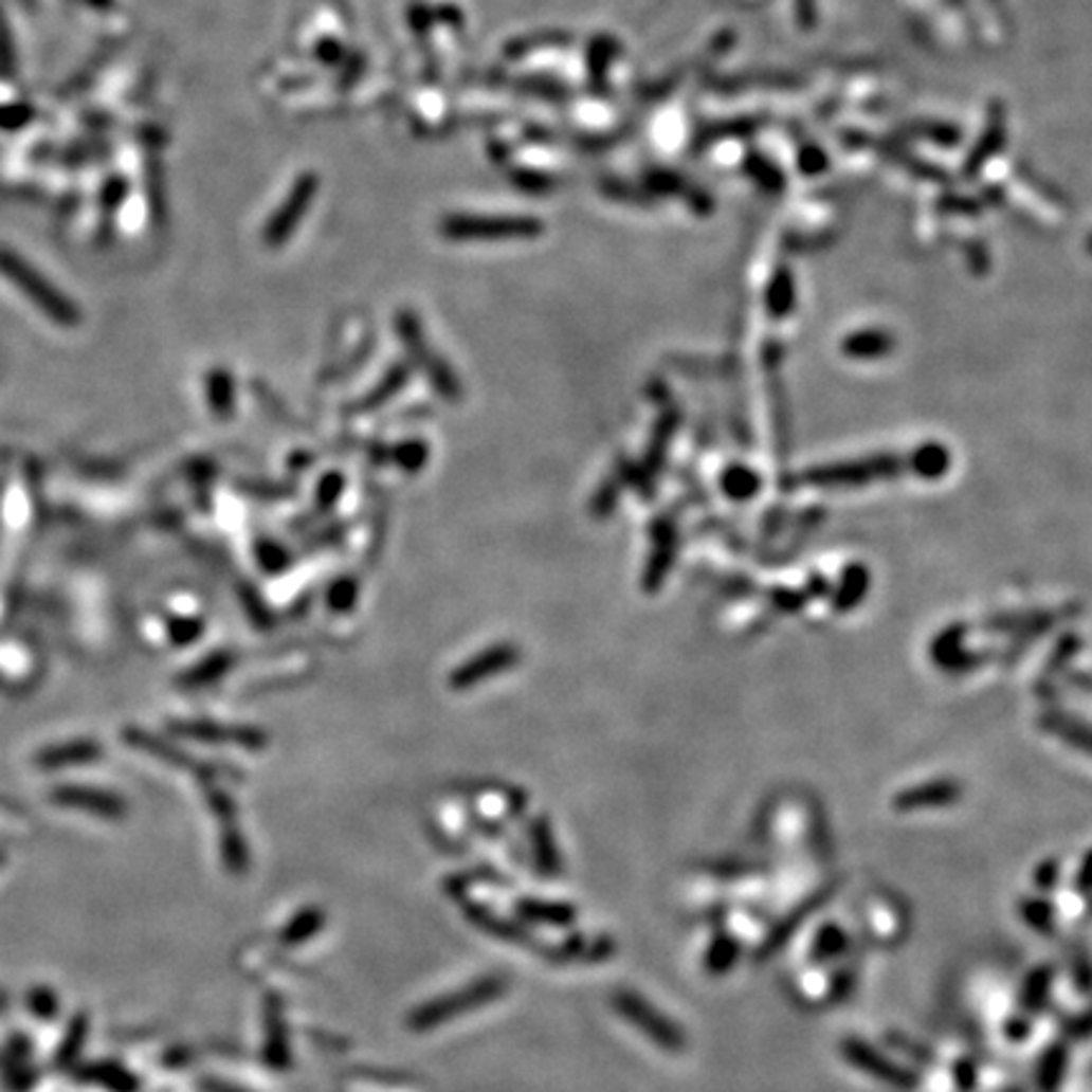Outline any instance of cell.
Wrapping results in <instances>:
<instances>
[{"mask_svg": "<svg viewBox=\"0 0 1092 1092\" xmlns=\"http://www.w3.org/2000/svg\"><path fill=\"white\" fill-rule=\"evenodd\" d=\"M506 989H509V981L498 977V973L480 977L455 994H448V997H438L427 1001V1004H420L418 1009L407 1017V1026L415 1032L435 1030V1026L453 1022V1019L463 1017V1014L478 1009V1006H486L491 1004V1001L501 999Z\"/></svg>", "mask_w": 1092, "mask_h": 1092, "instance_id": "6da1fadb", "label": "cell"}, {"mask_svg": "<svg viewBox=\"0 0 1092 1092\" xmlns=\"http://www.w3.org/2000/svg\"><path fill=\"white\" fill-rule=\"evenodd\" d=\"M613 1006L625 1022L637 1026V1030H640L650 1042L658 1044L660 1050L671 1052V1055H678V1052L686 1050V1035H683L680 1026L675 1024L671 1017H662V1014L655 1009L650 1001L642 999L640 994L620 989L613 994Z\"/></svg>", "mask_w": 1092, "mask_h": 1092, "instance_id": "7a4b0ae2", "label": "cell"}, {"mask_svg": "<svg viewBox=\"0 0 1092 1092\" xmlns=\"http://www.w3.org/2000/svg\"><path fill=\"white\" fill-rule=\"evenodd\" d=\"M440 231L453 240H498L539 236L544 225L536 218L524 216H451L443 220Z\"/></svg>", "mask_w": 1092, "mask_h": 1092, "instance_id": "3957f363", "label": "cell"}, {"mask_svg": "<svg viewBox=\"0 0 1092 1092\" xmlns=\"http://www.w3.org/2000/svg\"><path fill=\"white\" fill-rule=\"evenodd\" d=\"M0 271H3L11 281H16L18 289H21L38 309H43L54 322L61 324V327H74V324L79 322V314H76V309L71 307L67 298L51 289V286L46 284L31 266H25L21 258L11 256V253H0Z\"/></svg>", "mask_w": 1092, "mask_h": 1092, "instance_id": "277c9868", "label": "cell"}, {"mask_svg": "<svg viewBox=\"0 0 1092 1092\" xmlns=\"http://www.w3.org/2000/svg\"><path fill=\"white\" fill-rule=\"evenodd\" d=\"M842 1057L848 1059L850 1064H855L857 1070H862L865 1075L875 1077V1080H880L886 1085H893V1088L910 1090L918 1085V1077H915L908 1068L893 1062V1059L882 1055L880 1050H875V1046H870L868 1042H862V1039H857V1037L844 1039Z\"/></svg>", "mask_w": 1092, "mask_h": 1092, "instance_id": "5b68a950", "label": "cell"}, {"mask_svg": "<svg viewBox=\"0 0 1092 1092\" xmlns=\"http://www.w3.org/2000/svg\"><path fill=\"white\" fill-rule=\"evenodd\" d=\"M314 195H316V175H311V172L302 175V178L294 182V187H291L286 203L278 207L276 213H273L269 225H266V231H263L266 245L276 249V245H281L284 240L296 231L298 220H302L304 213L309 211Z\"/></svg>", "mask_w": 1092, "mask_h": 1092, "instance_id": "8992f818", "label": "cell"}, {"mask_svg": "<svg viewBox=\"0 0 1092 1092\" xmlns=\"http://www.w3.org/2000/svg\"><path fill=\"white\" fill-rule=\"evenodd\" d=\"M263 1057L266 1062L271 1064L273 1070L289 1068L291 1062V1050H289V1035H286V1019L281 1012V999L271 997L266 999V1044H263Z\"/></svg>", "mask_w": 1092, "mask_h": 1092, "instance_id": "52a82bcc", "label": "cell"}, {"mask_svg": "<svg viewBox=\"0 0 1092 1092\" xmlns=\"http://www.w3.org/2000/svg\"><path fill=\"white\" fill-rule=\"evenodd\" d=\"M516 660H518V653L513 650V645H498L496 650H489V653H480L478 658H473L468 666L460 668V671L451 678V683L455 688L476 686L478 680L491 678L493 673L504 671V668L513 666Z\"/></svg>", "mask_w": 1092, "mask_h": 1092, "instance_id": "ba28073f", "label": "cell"}, {"mask_svg": "<svg viewBox=\"0 0 1092 1092\" xmlns=\"http://www.w3.org/2000/svg\"><path fill=\"white\" fill-rule=\"evenodd\" d=\"M961 797V786L956 782H931L913 786V789L903 791L893 799L895 809L898 812H915V809H928V807H944V804H951Z\"/></svg>", "mask_w": 1092, "mask_h": 1092, "instance_id": "9c48e42d", "label": "cell"}, {"mask_svg": "<svg viewBox=\"0 0 1092 1092\" xmlns=\"http://www.w3.org/2000/svg\"><path fill=\"white\" fill-rule=\"evenodd\" d=\"M898 460L893 458H875V460H862V463L853 466H840L832 468V471H815L809 473V480L815 484H857V480L865 478H877V476H893L898 471Z\"/></svg>", "mask_w": 1092, "mask_h": 1092, "instance_id": "30bf717a", "label": "cell"}, {"mask_svg": "<svg viewBox=\"0 0 1092 1092\" xmlns=\"http://www.w3.org/2000/svg\"><path fill=\"white\" fill-rule=\"evenodd\" d=\"M531 844H534L539 873L544 877H557L562 873V855H559L554 835H551V827L546 819H536V822L531 824Z\"/></svg>", "mask_w": 1092, "mask_h": 1092, "instance_id": "8fae6325", "label": "cell"}, {"mask_svg": "<svg viewBox=\"0 0 1092 1092\" xmlns=\"http://www.w3.org/2000/svg\"><path fill=\"white\" fill-rule=\"evenodd\" d=\"M518 915L531 923H549V926H569L575 921V908L564 906V903H544L526 898L516 903Z\"/></svg>", "mask_w": 1092, "mask_h": 1092, "instance_id": "7c38bea8", "label": "cell"}, {"mask_svg": "<svg viewBox=\"0 0 1092 1092\" xmlns=\"http://www.w3.org/2000/svg\"><path fill=\"white\" fill-rule=\"evenodd\" d=\"M324 923H327V913H324V910H319V908L302 910V913H296L294 918L286 923V928L281 933V944L284 946L304 944V941H309L311 935L319 933V928H322Z\"/></svg>", "mask_w": 1092, "mask_h": 1092, "instance_id": "4fadbf2b", "label": "cell"}, {"mask_svg": "<svg viewBox=\"0 0 1092 1092\" xmlns=\"http://www.w3.org/2000/svg\"><path fill=\"white\" fill-rule=\"evenodd\" d=\"M466 913H468V918L476 923L478 928H484L486 933L496 935V939H501V941H509V944H526V941H529V939H526V933L518 931V928L513 926V923L498 918V915L489 913V910H484L480 906H471V908L466 910Z\"/></svg>", "mask_w": 1092, "mask_h": 1092, "instance_id": "5bb4252c", "label": "cell"}, {"mask_svg": "<svg viewBox=\"0 0 1092 1092\" xmlns=\"http://www.w3.org/2000/svg\"><path fill=\"white\" fill-rule=\"evenodd\" d=\"M58 802L76 804V807H91L89 812H96V815H122V802L112 795H99V791H81V789H67L56 795Z\"/></svg>", "mask_w": 1092, "mask_h": 1092, "instance_id": "9a60e30c", "label": "cell"}, {"mask_svg": "<svg viewBox=\"0 0 1092 1092\" xmlns=\"http://www.w3.org/2000/svg\"><path fill=\"white\" fill-rule=\"evenodd\" d=\"M1064 1070H1068V1052H1064V1046H1050L1046 1055L1042 1057V1062H1039V1090L1055 1092L1059 1088V1082H1062Z\"/></svg>", "mask_w": 1092, "mask_h": 1092, "instance_id": "2e32d148", "label": "cell"}, {"mask_svg": "<svg viewBox=\"0 0 1092 1092\" xmlns=\"http://www.w3.org/2000/svg\"><path fill=\"white\" fill-rule=\"evenodd\" d=\"M99 746L91 744V741H74V744L69 746H58V749H51L46 751L41 759H38V764H46V766H63V764H71V762H91V759L99 757Z\"/></svg>", "mask_w": 1092, "mask_h": 1092, "instance_id": "e0dca14e", "label": "cell"}, {"mask_svg": "<svg viewBox=\"0 0 1092 1092\" xmlns=\"http://www.w3.org/2000/svg\"><path fill=\"white\" fill-rule=\"evenodd\" d=\"M1052 986V971L1050 968H1037L1030 979H1026L1024 991H1022V1006L1026 1012L1035 1014L1039 1006L1044 1004L1046 997H1050Z\"/></svg>", "mask_w": 1092, "mask_h": 1092, "instance_id": "ac0fdd59", "label": "cell"}, {"mask_svg": "<svg viewBox=\"0 0 1092 1092\" xmlns=\"http://www.w3.org/2000/svg\"><path fill=\"white\" fill-rule=\"evenodd\" d=\"M739 944L733 939H716L706 953V968L711 973H726L728 968L736 964Z\"/></svg>", "mask_w": 1092, "mask_h": 1092, "instance_id": "d6986e66", "label": "cell"}, {"mask_svg": "<svg viewBox=\"0 0 1092 1092\" xmlns=\"http://www.w3.org/2000/svg\"><path fill=\"white\" fill-rule=\"evenodd\" d=\"M180 728H185L187 736L205 739V741H220V739L233 741V739H236V741H243V744H245V741H249V744H253V746L266 744V739L261 736V733H245V731L243 733H228V731H223V728L205 726V724L203 726H180Z\"/></svg>", "mask_w": 1092, "mask_h": 1092, "instance_id": "ffe728a7", "label": "cell"}, {"mask_svg": "<svg viewBox=\"0 0 1092 1092\" xmlns=\"http://www.w3.org/2000/svg\"><path fill=\"white\" fill-rule=\"evenodd\" d=\"M844 946H848V939H844V933L840 931V928H837V926L824 928V931L819 933L817 941H815V959L817 961L832 959V956L840 953Z\"/></svg>", "mask_w": 1092, "mask_h": 1092, "instance_id": "44dd1931", "label": "cell"}, {"mask_svg": "<svg viewBox=\"0 0 1092 1092\" xmlns=\"http://www.w3.org/2000/svg\"><path fill=\"white\" fill-rule=\"evenodd\" d=\"M1022 915L1030 926L1039 928L1042 933H1050V928L1055 926V915H1052V908L1044 900H1026L1022 906Z\"/></svg>", "mask_w": 1092, "mask_h": 1092, "instance_id": "7402d4cb", "label": "cell"}, {"mask_svg": "<svg viewBox=\"0 0 1092 1092\" xmlns=\"http://www.w3.org/2000/svg\"><path fill=\"white\" fill-rule=\"evenodd\" d=\"M211 402L218 415L231 413V377L225 372H216L211 377Z\"/></svg>", "mask_w": 1092, "mask_h": 1092, "instance_id": "603a6c76", "label": "cell"}, {"mask_svg": "<svg viewBox=\"0 0 1092 1092\" xmlns=\"http://www.w3.org/2000/svg\"><path fill=\"white\" fill-rule=\"evenodd\" d=\"M918 468L923 476H939L946 471V453L941 448H926L918 453Z\"/></svg>", "mask_w": 1092, "mask_h": 1092, "instance_id": "cb8c5ba5", "label": "cell"}, {"mask_svg": "<svg viewBox=\"0 0 1092 1092\" xmlns=\"http://www.w3.org/2000/svg\"><path fill=\"white\" fill-rule=\"evenodd\" d=\"M1055 731L1064 741H1070V744L1080 746L1082 751L1092 753V728H1082V726H1075V724H1057Z\"/></svg>", "mask_w": 1092, "mask_h": 1092, "instance_id": "d4e9b609", "label": "cell"}, {"mask_svg": "<svg viewBox=\"0 0 1092 1092\" xmlns=\"http://www.w3.org/2000/svg\"><path fill=\"white\" fill-rule=\"evenodd\" d=\"M1055 880H1057V862L1042 865V868H1039V873H1037V886L1039 888H1050Z\"/></svg>", "mask_w": 1092, "mask_h": 1092, "instance_id": "484cf974", "label": "cell"}, {"mask_svg": "<svg viewBox=\"0 0 1092 1092\" xmlns=\"http://www.w3.org/2000/svg\"><path fill=\"white\" fill-rule=\"evenodd\" d=\"M1077 888L1085 890V893H1088V890H1092V853L1085 857V862H1082V868H1080V875H1077Z\"/></svg>", "mask_w": 1092, "mask_h": 1092, "instance_id": "4316f807", "label": "cell"}, {"mask_svg": "<svg viewBox=\"0 0 1092 1092\" xmlns=\"http://www.w3.org/2000/svg\"><path fill=\"white\" fill-rule=\"evenodd\" d=\"M205 1088H207V1092H245V1090L233 1088V1085H228V1082H207Z\"/></svg>", "mask_w": 1092, "mask_h": 1092, "instance_id": "83f0119b", "label": "cell"}]
</instances>
